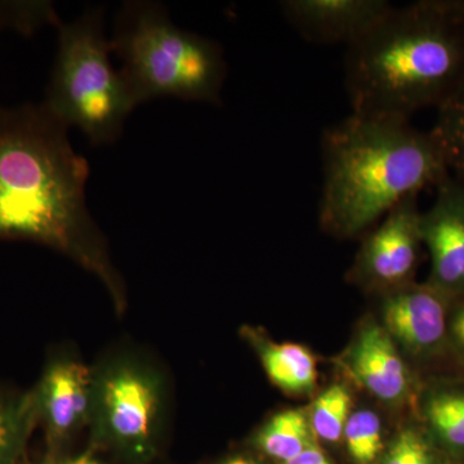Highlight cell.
<instances>
[{"label": "cell", "instance_id": "cell-4", "mask_svg": "<svg viewBox=\"0 0 464 464\" xmlns=\"http://www.w3.org/2000/svg\"><path fill=\"white\" fill-rule=\"evenodd\" d=\"M110 42L136 108L160 97L221 101L227 76L221 45L174 25L160 3H124Z\"/></svg>", "mask_w": 464, "mask_h": 464}, {"label": "cell", "instance_id": "cell-19", "mask_svg": "<svg viewBox=\"0 0 464 464\" xmlns=\"http://www.w3.org/2000/svg\"><path fill=\"white\" fill-rule=\"evenodd\" d=\"M347 450L357 464L373 463L382 449V422L374 411L351 413L343 432Z\"/></svg>", "mask_w": 464, "mask_h": 464}, {"label": "cell", "instance_id": "cell-2", "mask_svg": "<svg viewBox=\"0 0 464 464\" xmlns=\"http://www.w3.org/2000/svg\"><path fill=\"white\" fill-rule=\"evenodd\" d=\"M463 84L464 0L392 5L344 56V87L356 114L411 121Z\"/></svg>", "mask_w": 464, "mask_h": 464}, {"label": "cell", "instance_id": "cell-16", "mask_svg": "<svg viewBox=\"0 0 464 464\" xmlns=\"http://www.w3.org/2000/svg\"><path fill=\"white\" fill-rule=\"evenodd\" d=\"M430 134L449 174L464 183V84L436 109Z\"/></svg>", "mask_w": 464, "mask_h": 464}, {"label": "cell", "instance_id": "cell-6", "mask_svg": "<svg viewBox=\"0 0 464 464\" xmlns=\"http://www.w3.org/2000/svg\"><path fill=\"white\" fill-rule=\"evenodd\" d=\"M163 377L133 357H114L93 368L90 423L101 441L148 453L164 414Z\"/></svg>", "mask_w": 464, "mask_h": 464}, {"label": "cell", "instance_id": "cell-23", "mask_svg": "<svg viewBox=\"0 0 464 464\" xmlns=\"http://www.w3.org/2000/svg\"><path fill=\"white\" fill-rule=\"evenodd\" d=\"M284 464H332L329 462L328 458L324 456V453L320 449L311 445L310 448L306 449L304 453L299 454L295 459L289 460V462Z\"/></svg>", "mask_w": 464, "mask_h": 464}, {"label": "cell", "instance_id": "cell-15", "mask_svg": "<svg viewBox=\"0 0 464 464\" xmlns=\"http://www.w3.org/2000/svg\"><path fill=\"white\" fill-rule=\"evenodd\" d=\"M38 426L32 390L0 386V464H16L27 439Z\"/></svg>", "mask_w": 464, "mask_h": 464}, {"label": "cell", "instance_id": "cell-3", "mask_svg": "<svg viewBox=\"0 0 464 464\" xmlns=\"http://www.w3.org/2000/svg\"><path fill=\"white\" fill-rule=\"evenodd\" d=\"M322 158L320 225L338 237H360L449 176L429 130L393 116L351 112L324 130Z\"/></svg>", "mask_w": 464, "mask_h": 464}, {"label": "cell", "instance_id": "cell-9", "mask_svg": "<svg viewBox=\"0 0 464 464\" xmlns=\"http://www.w3.org/2000/svg\"><path fill=\"white\" fill-rule=\"evenodd\" d=\"M435 191L432 206L420 217L423 246L431 261L427 283L454 304H463L464 183L449 174Z\"/></svg>", "mask_w": 464, "mask_h": 464}, {"label": "cell", "instance_id": "cell-11", "mask_svg": "<svg viewBox=\"0 0 464 464\" xmlns=\"http://www.w3.org/2000/svg\"><path fill=\"white\" fill-rule=\"evenodd\" d=\"M392 8L387 0H285L284 17L295 32L315 44L350 47Z\"/></svg>", "mask_w": 464, "mask_h": 464}, {"label": "cell", "instance_id": "cell-10", "mask_svg": "<svg viewBox=\"0 0 464 464\" xmlns=\"http://www.w3.org/2000/svg\"><path fill=\"white\" fill-rule=\"evenodd\" d=\"M93 368L79 360L56 356L33 387L38 424L52 444L69 438L90 423Z\"/></svg>", "mask_w": 464, "mask_h": 464}, {"label": "cell", "instance_id": "cell-24", "mask_svg": "<svg viewBox=\"0 0 464 464\" xmlns=\"http://www.w3.org/2000/svg\"><path fill=\"white\" fill-rule=\"evenodd\" d=\"M54 464H105L100 462V460L94 459L90 456H81L72 458V459L60 460V462Z\"/></svg>", "mask_w": 464, "mask_h": 464}, {"label": "cell", "instance_id": "cell-18", "mask_svg": "<svg viewBox=\"0 0 464 464\" xmlns=\"http://www.w3.org/2000/svg\"><path fill=\"white\" fill-rule=\"evenodd\" d=\"M353 408V396L343 384H333L316 399L311 413V427L320 439L337 442Z\"/></svg>", "mask_w": 464, "mask_h": 464}, {"label": "cell", "instance_id": "cell-5", "mask_svg": "<svg viewBox=\"0 0 464 464\" xmlns=\"http://www.w3.org/2000/svg\"><path fill=\"white\" fill-rule=\"evenodd\" d=\"M58 48L43 105L66 127H76L93 146L111 145L136 109L121 72L110 61L103 8L56 26Z\"/></svg>", "mask_w": 464, "mask_h": 464}, {"label": "cell", "instance_id": "cell-22", "mask_svg": "<svg viewBox=\"0 0 464 464\" xmlns=\"http://www.w3.org/2000/svg\"><path fill=\"white\" fill-rule=\"evenodd\" d=\"M449 344L451 357L464 372V302L454 304L449 324Z\"/></svg>", "mask_w": 464, "mask_h": 464}, {"label": "cell", "instance_id": "cell-8", "mask_svg": "<svg viewBox=\"0 0 464 464\" xmlns=\"http://www.w3.org/2000/svg\"><path fill=\"white\" fill-rule=\"evenodd\" d=\"M382 295L383 328L396 344L420 364L453 362L449 344L453 301L427 282L406 284Z\"/></svg>", "mask_w": 464, "mask_h": 464}, {"label": "cell", "instance_id": "cell-1", "mask_svg": "<svg viewBox=\"0 0 464 464\" xmlns=\"http://www.w3.org/2000/svg\"><path fill=\"white\" fill-rule=\"evenodd\" d=\"M67 130L43 103L0 106V240L56 249L118 295V274L85 199L90 164Z\"/></svg>", "mask_w": 464, "mask_h": 464}, {"label": "cell", "instance_id": "cell-25", "mask_svg": "<svg viewBox=\"0 0 464 464\" xmlns=\"http://www.w3.org/2000/svg\"><path fill=\"white\" fill-rule=\"evenodd\" d=\"M221 464H257L255 460L248 459V458L243 457H235L231 458V459L226 460V462Z\"/></svg>", "mask_w": 464, "mask_h": 464}, {"label": "cell", "instance_id": "cell-14", "mask_svg": "<svg viewBox=\"0 0 464 464\" xmlns=\"http://www.w3.org/2000/svg\"><path fill=\"white\" fill-rule=\"evenodd\" d=\"M246 337L257 351L266 374L275 386L288 393L310 392L315 387V356L298 343H276L246 329Z\"/></svg>", "mask_w": 464, "mask_h": 464}, {"label": "cell", "instance_id": "cell-21", "mask_svg": "<svg viewBox=\"0 0 464 464\" xmlns=\"http://www.w3.org/2000/svg\"><path fill=\"white\" fill-rule=\"evenodd\" d=\"M426 431L422 426H411L400 431L392 442L383 464H411L418 445L422 441Z\"/></svg>", "mask_w": 464, "mask_h": 464}, {"label": "cell", "instance_id": "cell-20", "mask_svg": "<svg viewBox=\"0 0 464 464\" xmlns=\"http://www.w3.org/2000/svg\"><path fill=\"white\" fill-rule=\"evenodd\" d=\"M60 21L50 2H0V33L12 30L33 35L42 26H56Z\"/></svg>", "mask_w": 464, "mask_h": 464}, {"label": "cell", "instance_id": "cell-13", "mask_svg": "<svg viewBox=\"0 0 464 464\" xmlns=\"http://www.w3.org/2000/svg\"><path fill=\"white\" fill-rule=\"evenodd\" d=\"M418 417L433 444L464 454V374L427 382L418 393Z\"/></svg>", "mask_w": 464, "mask_h": 464}, {"label": "cell", "instance_id": "cell-7", "mask_svg": "<svg viewBox=\"0 0 464 464\" xmlns=\"http://www.w3.org/2000/svg\"><path fill=\"white\" fill-rule=\"evenodd\" d=\"M418 197L402 200L368 230L350 276L369 289L387 292L414 282L422 253Z\"/></svg>", "mask_w": 464, "mask_h": 464}, {"label": "cell", "instance_id": "cell-17", "mask_svg": "<svg viewBox=\"0 0 464 464\" xmlns=\"http://www.w3.org/2000/svg\"><path fill=\"white\" fill-rule=\"evenodd\" d=\"M257 444L267 456L284 463L310 448V424L304 411L292 409L275 415L262 427Z\"/></svg>", "mask_w": 464, "mask_h": 464}, {"label": "cell", "instance_id": "cell-12", "mask_svg": "<svg viewBox=\"0 0 464 464\" xmlns=\"http://www.w3.org/2000/svg\"><path fill=\"white\" fill-rule=\"evenodd\" d=\"M346 368L362 389L381 401L401 404L413 395V373L398 344L377 323L360 329L348 351Z\"/></svg>", "mask_w": 464, "mask_h": 464}]
</instances>
